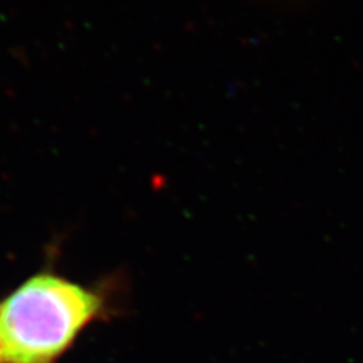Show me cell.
Returning <instances> with one entry per match:
<instances>
[{"instance_id":"6da1fadb","label":"cell","mask_w":363,"mask_h":363,"mask_svg":"<svg viewBox=\"0 0 363 363\" xmlns=\"http://www.w3.org/2000/svg\"><path fill=\"white\" fill-rule=\"evenodd\" d=\"M106 313V294L97 286L38 271L0 301V363H60Z\"/></svg>"}]
</instances>
